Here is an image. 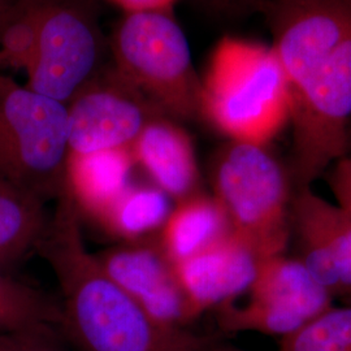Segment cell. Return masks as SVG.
I'll use <instances>...</instances> for the list:
<instances>
[{"label": "cell", "instance_id": "26", "mask_svg": "<svg viewBox=\"0 0 351 351\" xmlns=\"http://www.w3.org/2000/svg\"><path fill=\"white\" fill-rule=\"evenodd\" d=\"M349 151H350L351 154V124L350 129H349Z\"/></svg>", "mask_w": 351, "mask_h": 351}, {"label": "cell", "instance_id": "11", "mask_svg": "<svg viewBox=\"0 0 351 351\" xmlns=\"http://www.w3.org/2000/svg\"><path fill=\"white\" fill-rule=\"evenodd\" d=\"M94 255L104 272L158 322L180 328L194 322L176 264L159 236L124 242Z\"/></svg>", "mask_w": 351, "mask_h": 351}, {"label": "cell", "instance_id": "28", "mask_svg": "<svg viewBox=\"0 0 351 351\" xmlns=\"http://www.w3.org/2000/svg\"><path fill=\"white\" fill-rule=\"evenodd\" d=\"M247 1H251V3H252V1H254V0H247Z\"/></svg>", "mask_w": 351, "mask_h": 351}, {"label": "cell", "instance_id": "4", "mask_svg": "<svg viewBox=\"0 0 351 351\" xmlns=\"http://www.w3.org/2000/svg\"><path fill=\"white\" fill-rule=\"evenodd\" d=\"M210 180L233 234L261 261L287 254L294 184L267 145L228 141L213 154Z\"/></svg>", "mask_w": 351, "mask_h": 351}, {"label": "cell", "instance_id": "6", "mask_svg": "<svg viewBox=\"0 0 351 351\" xmlns=\"http://www.w3.org/2000/svg\"><path fill=\"white\" fill-rule=\"evenodd\" d=\"M66 106L0 72V177L47 203L66 190Z\"/></svg>", "mask_w": 351, "mask_h": 351}, {"label": "cell", "instance_id": "21", "mask_svg": "<svg viewBox=\"0 0 351 351\" xmlns=\"http://www.w3.org/2000/svg\"><path fill=\"white\" fill-rule=\"evenodd\" d=\"M326 176L335 202L351 213V154L333 164Z\"/></svg>", "mask_w": 351, "mask_h": 351}, {"label": "cell", "instance_id": "25", "mask_svg": "<svg viewBox=\"0 0 351 351\" xmlns=\"http://www.w3.org/2000/svg\"><path fill=\"white\" fill-rule=\"evenodd\" d=\"M12 0H0V13L3 12V10L11 3Z\"/></svg>", "mask_w": 351, "mask_h": 351}, {"label": "cell", "instance_id": "12", "mask_svg": "<svg viewBox=\"0 0 351 351\" xmlns=\"http://www.w3.org/2000/svg\"><path fill=\"white\" fill-rule=\"evenodd\" d=\"M259 265L255 251L233 233L176 264L194 320L206 311L239 301L249 291Z\"/></svg>", "mask_w": 351, "mask_h": 351}, {"label": "cell", "instance_id": "3", "mask_svg": "<svg viewBox=\"0 0 351 351\" xmlns=\"http://www.w3.org/2000/svg\"><path fill=\"white\" fill-rule=\"evenodd\" d=\"M199 116L228 141L268 146L290 119L288 82L274 47L223 38L201 78Z\"/></svg>", "mask_w": 351, "mask_h": 351}, {"label": "cell", "instance_id": "1", "mask_svg": "<svg viewBox=\"0 0 351 351\" xmlns=\"http://www.w3.org/2000/svg\"><path fill=\"white\" fill-rule=\"evenodd\" d=\"M284 69L294 188L313 186L350 154L351 0H263Z\"/></svg>", "mask_w": 351, "mask_h": 351}, {"label": "cell", "instance_id": "9", "mask_svg": "<svg viewBox=\"0 0 351 351\" xmlns=\"http://www.w3.org/2000/svg\"><path fill=\"white\" fill-rule=\"evenodd\" d=\"M66 111L69 154L130 150L147 123L164 116L116 73L101 84L93 78Z\"/></svg>", "mask_w": 351, "mask_h": 351}, {"label": "cell", "instance_id": "14", "mask_svg": "<svg viewBox=\"0 0 351 351\" xmlns=\"http://www.w3.org/2000/svg\"><path fill=\"white\" fill-rule=\"evenodd\" d=\"M136 167L130 150H107L69 154L66 186L80 208L99 220L129 188Z\"/></svg>", "mask_w": 351, "mask_h": 351}, {"label": "cell", "instance_id": "18", "mask_svg": "<svg viewBox=\"0 0 351 351\" xmlns=\"http://www.w3.org/2000/svg\"><path fill=\"white\" fill-rule=\"evenodd\" d=\"M49 1L12 0L0 13V72H26L37 50Z\"/></svg>", "mask_w": 351, "mask_h": 351}, {"label": "cell", "instance_id": "19", "mask_svg": "<svg viewBox=\"0 0 351 351\" xmlns=\"http://www.w3.org/2000/svg\"><path fill=\"white\" fill-rule=\"evenodd\" d=\"M59 316L58 300L0 272V332L39 326L58 329Z\"/></svg>", "mask_w": 351, "mask_h": 351}, {"label": "cell", "instance_id": "16", "mask_svg": "<svg viewBox=\"0 0 351 351\" xmlns=\"http://www.w3.org/2000/svg\"><path fill=\"white\" fill-rule=\"evenodd\" d=\"M50 215L45 202L0 177V268L37 251Z\"/></svg>", "mask_w": 351, "mask_h": 351}, {"label": "cell", "instance_id": "10", "mask_svg": "<svg viewBox=\"0 0 351 351\" xmlns=\"http://www.w3.org/2000/svg\"><path fill=\"white\" fill-rule=\"evenodd\" d=\"M290 226L295 258L333 300L351 304V213L311 186L295 188Z\"/></svg>", "mask_w": 351, "mask_h": 351}, {"label": "cell", "instance_id": "7", "mask_svg": "<svg viewBox=\"0 0 351 351\" xmlns=\"http://www.w3.org/2000/svg\"><path fill=\"white\" fill-rule=\"evenodd\" d=\"M333 297L295 256L261 261L247 300L216 310L224 333L254 332L282 339L333 306Z\"/></svg>", "mask_w": 351, "mask_h": 351}, {"label": "cell", "instance_id": "2", "mask_svg": "<svg viewBox=\"0 0 351 351\" xmlns=\"http://www.w3.org/2000/svg\"><path fill=\"white\" fill-rule=\"evenodd\" d=\"M37 247L58 280V332L75 351H210L220 339L147 314L88 252L66 189Z\"/></svg>", "mask_w": 351, "mask_h": 351}, {"label": "cell", "instance_id": "27", "mask_svg": "<svg viewBox=\"0 0 351 351\" xmlns=\"http://www.w3.org/2000/svg\"><path fill=\"white\" fill-rule=\"evenodd\" d=\"M259 1H262V0H254V1H252V3H254V4H255V5H256V4H258V3H259Z\"/></svg>", "mask_w": 351, "mask_h": 351}, {"label": "cell", "instance_id": "17", "mask_svg": "<svg viewBox=\"0 0 351 351\" xmlns=\"http://www.w3.org/2000/svg\"><path fill=\"white\" fill-rule=\"evenodd\" d=\"M175 204L156 185L132 184L98 220L117 239L137 242L158 237Z\"/></svg>", "mask_w": 351, "mask_h": 351}, {"label": "cell", "instance_id": "24", "mask_svg": "<svg viewBox=\"0 0 351 351\" xmlns=\"http://www.w3.org/2000/svg\"><path fill=\"white\" fill-rule=\"evenodd\" d=\"M210 351H243L241 350V349H237V348H234V346H230V345H226V343H223L221 341H219L215 346H213V349Z\"/></svg>", "mask_w": 351, "mask_h": 351}, {"label": "cell", "instance_id": "8", "mask_svg": "<svg viewBox=\"0 0 351 351\" xmlns=\"http://www.w3.org/2000/svg\"><path fill=\"white\" fill-rule=\"evenodd\" d=\"M99 36L88 14L65 1L50 0L37 50L26 69V86L68 104L94 78Z\"/></svg>", "mask_w": 351, "mask_h": 351}, {"label": "cell", "instance_id": "20", "mask_svg": "<svg viewBox=\"0 0 351 351\" xmlns=\"http://www.w3.org/2000/svg\"><path fill=\"white\" fill-rule=\"evenodd\" d=\"M277 351H351V304L332 306L280 339Z\"/></svg>", "mask_w": 351, "mask_h": 351}, {"label": "cell", "instance_id": "22", "mask_svg": "<svg viewBox=\"0 0 351 351\" xmlns=\"http://www.w3.org/2000/svg\"><path fill=\"white\" fill-rule=\"evenodd\" d=\"M125 13L152 12L163 11L169 12L177 0H108Z\"/></svg>", "mask_w": 351, "mask_h": 351}, {"label": "cell", "instance_id": "13", "mask_svg": "<svg viewBox=\"0 0 351 351\" xmlns=\"http://www.w3.org/2000/svg\"><path fill=\"white\" fill-rule=\"evenodd\" d=\"M130 151L136 165L143 168L152 184L175 203L201 193V172L193 141L173 119L154 117Z\"/></svg>", "mask_w": 351, "mask_h": 351}, {"label": "cell", "instance_id": "23", "mask_svg": "<svg viewBox=\"0 0 351 351\" xmlns=\"http://www.w3.org/2000/svg\"><path fill=\"white\" fill-rule=\"evenodd\" d=\"M203 3H206L207 5L216 8V10H223L226 5L230 3V0H202Z\"/></svg>", "mask_w": 351, "mask_h": 351}, {"label": "cell", "instance_id": "5", "mask_svg": "<svg viewBox=\"0 0 351 351\" xmlns=\"http://www.w3.org/2000/svg\"><path fill=\"white\" fill-rule=\"evenodd\" d=\"M112 50L114 73L164 116H199L201 78L188 38L171 13H126L114 30Z\"/></svg>", "mask_w": 351, "mask_h": 351}, {"label": "cell", "instance_id": "15", "mask_svg": "<svg viewBox=\"0 0 351 351\" xmlns=\"http://www.w3.org/2000/svg\"><path fill=\"white\" fill-rule=\"evenodd\" d=\"M232 233L224 210L213 195L198 193L175 203L159 241L175 264L213 246Z\"/></svg>", "mask_w": 351, "mask_h": 351}]
</instances>
